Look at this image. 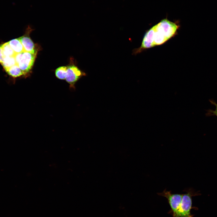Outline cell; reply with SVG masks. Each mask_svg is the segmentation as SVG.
Here are the masks:
<instances>
[{
	"label": "cell",
	"instance_id": "11",
	"mask_svg": "<svg viewBox=\"0 0 217 217\" xmlns=\"http://www.w3.org/2000/svg\"><path fill=\"white\" fill-rule=\"evenodd\" d=\"M67 67L61 66L55 70V74L57 78L61 80L65 79L67 73Z\"/></svg>",
	"mask_w": 217,
	"mask_h": 217
},
{
	"label": "cell",
	"instance_id": "1",
	"mask_svg": "<svg viewBox=\"0 0 217 217\" xmlns=\"http://www.w3.org/2000/svg\"><path fill=\"white\" fill-rule=\"evenodd\" d=\"M179 27L176 22L167 19L161 20L147 31L140 47L133 51V54L140 53L144 49L161 45L176 34Z\"/></svg>",
	"mask_w": 217,
	"mask_h": 217
},
{
	"label": "cell",
	"instance_id": "12",
	"mask_svg": "<svg viewBox=\"0 0 217 217\" xmlns=\"http://www.w3.org/2000/svg\"><path fill=\"white\" fill-rule=\"evenodd\" d=\"M209 101L212 104L215 106V110L209 109L206 115L207 116H215L217 117V103L212 99H210Z\"/></svg>",
	"mask_w": 217,
	"mask_h": 217
},
{
	"label": "cell",
	"instance_id": "5",
	"mask_svg": "<svg viewBox=\"0 0 217 217\" xmlns=\"http://www.w3.org/2000/svg\"><path fill=\"white\" fill-rule=\"evenodd\" d=\"M37 52L32 53L24 52L17 65L24 74H26L32 68L36 56Z\"/></svg>",
	"mask_w": 217,
	"mask_h": 217
},
{
	"label": "cell",
	"instance_id": "2",
	"mask_svg": "<svg viewBox=\"0 0 217 217\" xmlns=\"http://www.w3.org/2000/svg\"><path fill=\"white\" fill-rule=\"evenodd\" d=\"M186 193L183 194L181 203L173 217H193L191 213L192 207V197L201 194L195 192L192 188L186 189L184 190Z\"/></svg>",
	"mask_w": 217,
	"mask_h": 217
},
{
	"label": "cell",
	"instance_id": "6",
	"mask_svg": "<svg viewBox=\"0 0 217 217\" xmlns=\"http://www.w3.org/2000/svg\"><path fill=\"white\" fill-rule=\"evenodd\" d=\"M18 38L23 45L24 52L32 53L37 52L34 43L28 35H25Z\"/></svg>",
	"mask_w": 217,
	"mask_h": 217
},
{
	"label": "cell",
	"instance_id": "14",
	"mask_svg": "<svg viewBox=\"0 0 217 217\" xmlns=\"http://www.w3.org/2000/svg\"><path fill=\"white\" fill-rule=\"evenodd\" d=\"M5 57L3 54L2 49L0 46V63H1L4 57Z\"/></svg>",
	"mask_w": 217,
	"mask_h": 217
},
{
	"label": "cell",
	"instance_id": "3",
	"mask_svg": "<svg viewBox=\"0 0 217 217\" xmlns=\"http://www.w3.org/2000/svg\"><path fill=\"white\" fill-rule=\"evenodd\" d=\"M157 194L164 197L167 199L171 208V212L173 215L179 206L183 194L172 193L171 191H168L165 189L162 192L158 193Z\"/></svg>",
	"mask_w": 217,
	"mask_h": 217
},
{
	"label": "cell",
	"instance_id": "13",
	"mask_svg": "<svg viewBox=\"0 0 217 217\" xmlns=\"http://www.w3.org/2000/svg\"><path fill=\"white\" fill-rule=\"evenodd\" d=\"M22 53L16 54L14 56V57L15 59L16 64H18L22 56Z\"/></svg>",
	"mask_w": 217,
	"mask_h": 217
},
{
	"label": "cell",
	"instance_id": "7",
	"mask_svg": "<svg viewBox=\"0 0 217 217\" xmlns=\"http://www.w3.org/2000/svg\"><path fill=\"white\" fill-rule=\"evenodd\" d=\"M8 43L16 54L24 52L23 45L19 38L12 39Z\"/></svg>",
	"mask_w": 217,
	"mask_h": 217
},
{
	"label": "cell",
	"instance_id": "4",
	"mask_svg": "<svg viewBox=\"0 0 217 217\" xmlns=\"http://www.w3.org/2000/svg\"><path fill=\"white\" fill-rule=\"evenodd\" d=\"M67 67V73L65 80L70 84V87L74 89L75 83L81 77L85 76L86 74L74 64Z\"/></svg>",
	"mask_w": 217,
	"mask_h": 217
},
{
	"label": "cell",
	"instance_id": "9",
	"mask_svg": "<svg viewBox=\"0 0 217 217\" xmlns=\"http://www.w3.org/2000/svg\"><path fill=\"white\" fill-rule=\"evenodd\" d=\"M0 63L5 70L16 64L14 56H5Z\"/></svg>",
	"mask_w": 217,
	"mask_h": 217
},
{
	"label": "cell",
	"instance_id": "10",
	"mask_svg": "<svg viewBox=\"0 0 217 217\" xmlns=\"http://www.w3.org/2000/svg\"><path fill=\"white\" fill-rule=\"evenodd\" d=\"M5 56H14L16 54L8 44V42L1 46Z\"/></svg>",
	"mask_w": 217,
	"mask_h": 217
},
{
	"label": "cell",
	"instance_id": "8",
	"mask_svg": "<svg viewBox=\"0 0 217 217\" xmlns=\"http://www.w3.org/2000/svg\"><path fill=\"white\" fill-rule=\"evenodd\" d=\"M5 71L9 75L14 78L17 77L24 74L23 72L17 64Z\"/></svg>",
	"mask_w": 217,
	"mask_h": 217
}]
</instances>
